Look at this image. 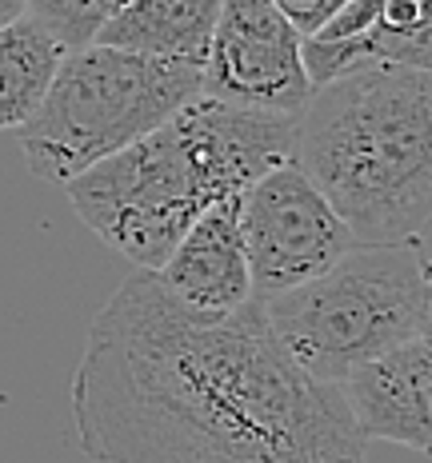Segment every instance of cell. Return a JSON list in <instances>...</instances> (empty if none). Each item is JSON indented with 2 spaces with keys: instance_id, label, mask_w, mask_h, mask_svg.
<instances>
[{
  "instance_id": "cell-9",
  "label": "cell",
  "mask_w": 432,
  "mask_h": 463,
  "mask_svg": "<svg viewBox=\"0 0 432 463\" xmlns=\"http://www.w3.org/2000/svg\"><path fill=\"white\" fill-rule=\"evenodd\" d=\"M157 279L168 296L197 312H233L253 300V276L240 236V196L200 212L157 268Z\"/></svg>"
},
{
  "instance_id": "cell-8",
  "label": "cell",
  "mask_w": 432,
  "mask_h": 463,
  "mask_svg": "<svg viewBox=\"0 0 432 463\" xmlns=\"http://www.w3.org/2000/svg\"><path fill=\"white\" fill-rule=\"evenodd\" d=\"M349 416L364 439L400 443L428 456L432 448V347L428 332L357 364L341 380Z\"/></svg>"
},
{
  "instance_id": "cell-4",
  "label": "cell",
  "mask_w": 432,
  "mask_h": 463,
  "mask_svg": "<svg viewBox=\"0 0 432 463\" xmlns=\"http://www.w3.org/2000/svg\"><path fill=\"white\" fill-rule=\"evenodd\" d=\"M261 307L284 352L312 380L341 388L357 364L428 332L425 236L352 240L349 252L321 276L264 296Z\"/></svg>"
},
{
  "instance_id": "cell-10",
  "label": "cell",
  "mask_w": 432,
  "mask_h": 463,
  "mask_svg": "<svg viewBox=\"0 0 432 463\" xmlns=\"http://www.w3.org/2000/svg\"><path fill=\"white\" fill-rule=\"evenodd\" d=\"M216 13L220 0H129L117 16L104 21L96 41L129 48V52L200 64L208 36H213Z\"/></svg>"
},
{
  "instance_id": "cell-14",
  "label": "cell",
  "mask_w": 432,
  "mask_h": 463,
  "mask_svg": "<svg viewBox=\"0 0 432 463\" xmlns=\"http://www.w3.org/2000/svg\"><path fill=\"white\" fill-rule=\"evenodd\" d=\"M28 16V0H0V28Z\"/></svg>"
},
{
  "instance_id": "cell-12",
  "label": "cell",
  "mask_w": 432,
  "mask_h": 463,
  "mask_svg": "<svg viewBox=\"0 0 432 463\" xmlns=\"http://www.w3.org/2000/svg\"><path fill=\"white\" fill-rule=\"evenodd\" d=\"M129 0H28V16L56 36L64 48L96 41L109 16H117Z\"/></svg>"
},
{
  "instance_id": "cell-13",
  "label": "cell",
  "mask_w": 432,
  "mask_h": 463,
  "mask_svg": "<svg viewBox=\"0 0 432 463\" xmlns=\"http://www.w3.org/2000/svg\"><path fill=\"white\" fill-rule=\"evenodd\" d=\"M341 5H344V0H276V8H281L288 21L301 28V36L316 33V28L329 21Z\"/></svg>"
},
{
  "instance_id": "cell-2",
  "label": "cell",
  "mask_w": 432,
  "mask_h": 463,
  "mask_svg": "<svg viewBox=\"0 0 432 463\" xmlns=\"http://www.w3.org/2000/svg\"><path fill=\"white\" fill-rule=\"evenodd\" d=\"M296 152V116L192 96L172 120L96 160L64 192L76 216L132 268L157 272L188 224Z\"/></svg>"
},
{
  "instance_id": "cell-3",
  "label": "cell",
  "mask_w": 432,
  "mask_h": 463,
  "mask_svg": "<svg viewBox=\"0 0 432 463\" xmlns=\"http://www.w3.org/2000/svg\"><path fill=\"white\" fill-rule=\"evenodd\" d=\"M293 164L357 240L425 236L432 216V69L360 64L296 112Z\"/></svg>"
},
{
  "instance_id": "cell-1",
  "label": "cell",
  "mask_w": 432,
  "mask_h": 463,
  "mask_svg": "<svg viewBox=\"0 0 432 463\" xmlns=\"http://www.w3.org/2000/svg\"><path fill=\"white\" fill-rule=\"evenodd\" d=\"M92 463H364L336 383L312 380L261 300L197 312L137 268L104 300L72 372Z\"/></svg>"
},
{
  "instance_id": "cell-7",
  "label": "cell",
  "mask_w": 432,
  "mask_h": 463,
  "mask_svg": "<svg viewBox=\"0 0 432 463\" xmlns=\"http://www.w3.org/2000/svg\"><path fill=\"white\" fill-rule=\"evenodd\" d=\"M301 41V28L276 0H220L200 61V92L240 109L296 116L312 92Z\"/></svg>"
},
{
  "instance_id": "cell-5",
  "label": "cell",
  "mask_w": 432,
  "mask_h": 463,
  "mask_svg": "<svg viewBox=\"0 0 432 463\" xmlns=\"http://www.w3.org/2000/svg\"><path fill=\"white\" fill-rule=\"evenodd\" d=\"M192 96H200V64L89 41L61 56L41 109L16 137L36 180L69 184L172 120Z\"/></svg>"
},
{
  "instance_id": "cell-6",
  "label": "cell",
  "mask_w": 432,
  "mask_h": 463,
  "mask_svg": "<svg viewBox=\"0 0 432 463\" xmlns=\"http://www.w3.org/2000/svg\"><path fill=\"white\" fill-rule=\"evenodd\" d=\"M240 236L261 300L321 276L357 240L293 160L240 192Z\"/></svg>"
},
{
  "instance_id": "cell-11",
  "label": "cell",
  "mask_w": 432,
  "mask_h": 463,
  "mask_svg": "<svg viewBox=\"0 0 432 463\" xmlns=\"http://www.w3.org/2000/svg\"><path fill=\"white\" fill-rule=\"evenodd\" d=\"M64 52L69 48L33 16L0 28V132H16L41 109Z\"/></svg>"
}]
</instances>
